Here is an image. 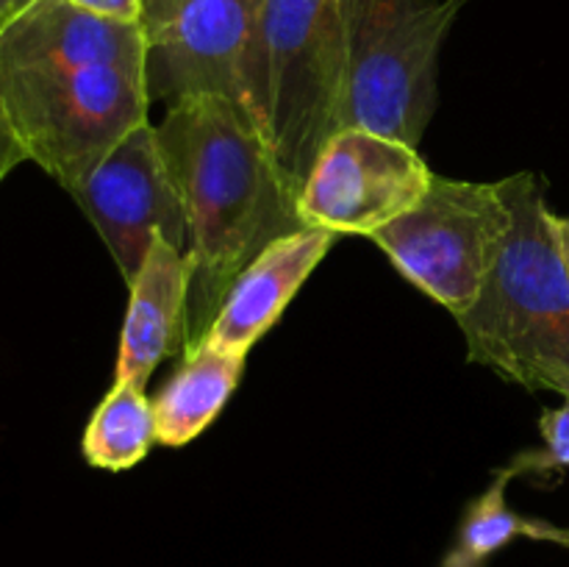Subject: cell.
<instances>
[{"label":"cell","mask_w":569,"mask_h":567,"mask_svg":"<svg viewBox=\"0 0 569 567\" xmlns=\"http://www.w3.org/2000/svg\"><path fill=\"white\" fill-rule=\"evenodd\" d=\"M22 161H28V156L26 150H22L20 139H17L14 128H11L9 117H6L3 106H0V183H3L6 176H9L17 165H22Z\"/></svg>","instance_id":"obj_18"},{"label":"cell","mask_w":569,"mask_h":567,"mask_svg":"<svg viewBox=\"0 0 569 567\" xmlns=\"http://www.w3.org/2000/svg\"><path fill=\"white\" fill-rule=\"evenodd\" d=\"M515 476L509 465L495 476L492 487L483 489L465 511L459 534H456L453 548L442 559L439 567H487V561L498 554L500 548L517 537L537 539L542 520H528L517 515L506 500V487Z\"/></svg>","instance_id":"obj_15"},{"label":"cell","mask_w":569,"mask_h":567,"mask_svg":"<svg viewBox=\"0 0 569 567\" xmlns=\"http://www.w3.org/2000/svg\"><path fill=\"white\" fill-rule=\"evenodd\" d=\"M0 106L26 150L70 192L128 133L148 122L144 64L0 72Z\"/></svg>","instance_id":"obj_4"},{"label":"cell","mask_w":569,"mask_h":567,"mask_svg":"<svg viewBox=\"0 0 569 567\" xmlns=\"http://www.w3.org/2000/svg\"><path fill=\"white\" fill-rule=\"evenodd\" d=\"M11 20V0H0V28Z\"/></svg>","instance_id":"obj_21"},{"label":"cell","mask_w":569,"mask_h":567,"mask_svg":"<svg viewBox=\"0 0 569 567\" xmlns=\"http://www.w3.org/2000/svg\"><path fill=\"white\" fill-rule=\"evenodd\" d=\"M470 0H356L342 128L420 150L437 111L439 53Z\"/></svg>","instance_id":"obj_5"},{"label":"cell","mask_w":569,"mask_h":567,"mask_svg":"<svg viewBox=\"0 0 569 567\" xmlns=\"http://www.w3.org/2000/svg\"><path fill=\"white\" fill-rule=\"evenodd\" d=\"M159 442L153 400L144 389L131 384H114L94 409L83 431V459L98 470H131Z\"/></svg>","instance_id":"obj_14"},{"label":"cell","mask_w":569,"mask_h":567,"mask_svg":"<svg viewBox=\"0 0 569 567\" xmlns=\"http://www.w3.org/2000/svg\"><path fill=\"white\" fill-rule=\"evenodd\" d=\"M194 261L187 250L156 237L142 267L128 284L114 384L144 389L156 367L187 342V311Z\"/></svg>","instance_id":"obj_12"},{"label":"cell","mask_w":569,"mask_h":567,"mask_svg":"<svg viewBox=\"0 0 569 567\" xmlns=\"http://www.w3.org/2000/svg\"><path fill=\"white\" fill-rule=\"evenodd\" d=\"M509 231L503 181H456L433 172L426 198L370 239L406 281L459 317L481 295Z\"/></svg>","instance_id":"obj_6"},{"label":"cell","mask_w":569,"mask_h":567,"mask_svg":"<svg viewBox=\"0 0 569 567\" xmlns=\"http://www.w3.org/2000/svg\"><path fill=\"white\" fill-rule=\"evenodd\" d=\"M78 9L114 22H139L144 0H70Z\"/></svg>","instance_id":"obj_17"},{"label":"cell","mask_w":569,"mask_h":567,"mask_svg":"<svg viewBox=\"0 0 569 567\" xmlns=\"http://www.w3.org/2000/svg\"><path fill=\"white\" fill-rule=\"evenodd\" d=\"M144 64L139 22H114L70 0H37L0 28V72Z\"/></svg>","instance_id":"obj_10"},{"label":"cell","mask_w":569,"mask_h":567,"mask_svg":"<svg viewBox=\"0 0 569 567\" xmlns=\"http://www.w3.org/2000/svg\"><path fill=\"white\" fill-rule=\"evenodd\" d=\"M353 14L356 0H264L244 106L298 192L342 128Z\"/></svg>","instance_id":"obj_3"},{"label":"cell","mask_w":569,"mask_h":567,"mask_svg":"<svg viewBox=\"0 0 569 567\" xmlns=\"http://www.w3.org/2000/svg\"><path fill=\"white\" fill-rule=\"evenodd\" d=\"M433 181L420 150L367 128H339L311 165L298 211L306 226L370 239L426 198Z\"/></svg>","instance_id":"obj_8"},{"label":"cell","mask_w":569,"mask_h":567,"mask_svg":"<svg viewBox=\"0 0 569 567\" xmlns=\"http://www.w3.org/2000/svg\"><path fill=\"white\" fill-rule=\"evenodd\" d=\"M156 142L187 211L194 261L187 350L209 331L239 272L276 239L309 226L298 211L300 192L242 100H176L156 122Z\"/></svg>","instance_id":"obj_1"},{"label":"cell","mask_w":569,"mask_h":567,"mask_svg":"<svg viewBox=\"0 0 569 567\" xmlns=\"http://www.w3.org/2000/svg\"><path fill=\"white\" fill-rule=\"evenodd\" d=\"M511 231L476 304L459 315L467 359L531 392L569 400V276L545 183L537 172L503 178Z\"/></svg>","instance_id":"obj_2"},{"label":"cell","mask_w":569,"mask_h":567,"mask_svg":"<svg viewBox=\"0 0 569 567\" xmlns=\"http://www.w3.org/2000/svg\"><path fill=\"white\" fill-rule=\"evenodd\" d=\"M248 356L198 342L183 350V359L170 381L153 400L156 434L167 448L198 439L211 426L244 372Z\"/></svg>","instance_id":"obj_13"},{"label":"cell","mask_w":569,"mask_h":567,"mask_svg":"<svg viewBox=\"0 0 569 567\" xmlns=\"http://www.w3.org/2000/svg\"><path fill=\"white\" fill-rule=\"evenodd\" d=\"M537 539H545V543H556V545H565V548H569V526H553V523H545L539 526V534Z\"/></svg>","instance_id":"obj_20"},{"label":"cell","mask_w":569,"mask_h":567,"mask_svg":"<svg viewBox=\"0 0 569 567\" xmlns=\"http://www.w3.org/2000/svg\"><path fill=\"white\" fill-rule=\"evenodd\" d=\"M70 195L100 233L126 284L133 281L156 237L189 253L187 211L150 120L133 128Z\"/></svg>","instance_id":"obj_9"},{"label":"cell","mask_w":569,"mask_h":567,"mask_svg":"<svg viewBox=\"0 0 569 567\" xmlns=\"http://www.w3.org/2000/svg\"><path fill=\"white\" fill-rule=\"evenodd\" d=\"M33 3H37V0H11V17H17L20 11H26L28 6H33Z\"/></svg>","instance_id":"obj_22"},{"label":"cell","mask_w":569,"mask_h":567,"mask_svg":"<svg viewBox=\"0 0 569 567\" xmlns=\"http://www.w3.org/2000/svg\"><path fill=\"white\" fill-rule=\"evenodd\" d=\"M545 448L526 450L515 456L509 467L515 476H553V472L569 470V400L556 409H545L539 417Z\"/></svg>","instance_id":"obj_16"},{"label":"cell","mask_w":569,"mask_h":567,"mask_svg":"<svg viewBox=\"0 0 569 567\" xmlns=\"http://www.w3.org/2000/svg\"><path fill=\"white\" fill-rule=\"evenodd\" d=\"M339 233L328 228L309 226L276 239L239 272L209 331L198 342L248 356L326 259Z\"/></svg>","instance_id":"obj_11"},{"label":"cell","mask_w":569,"mask_h":567,"mask_svg":"<svg viewBox=\"0 0 569 567\" xmlns=\"http://www.w3.org/2000/svg\"><path fill=\"white\" fill-rule=\"evenodd\" d=\"M553 226H556V242H559V250H561V261H565V270L569 276V217L556 215Z\"/></svg>","instance_id":"obj_19"},{"label":"cell","mask_w":569,"mask_h":567,"mask_svg":"<svg viewBox=\"0 0 569 567\" xmlns=\"http://www.w3.org/2000/svg\"><path fill=\"white\" fill-rule=\"evenodd\" d=\"M264 0H144L150 103L228 94L244 103Z\"/></svg>","instance_id":"obj_7"}]
</instances>
